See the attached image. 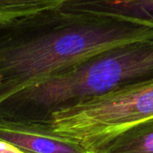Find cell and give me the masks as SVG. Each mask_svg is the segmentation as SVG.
Returning a JSON list of instances; mask_svg holds the SVG:
<instances>
[{"instance_id":"cell-1","label":"cell","mask_w":153,"mask_h":153,"mask_svg":"<svg viewBox=\"0 0 153 153\" xmlns=\"http://www.w3.org/2000/svg\"><path fill=\"white\" fill-rule=\"evenodd\" d=\"M153 76V41L119 48L31 85L0 104V117L46 121L57 110Z\"/></svg>"},{"instance_id":"cell-2","label":"cell","mask_w":153,"mask_h":153,"mask_svg":"<svg viewBox=\"0 0 153 153\" xmlns=\"http://www.w3.org/2000/svg\"><path fill=\"white\" fill-rule=\"evenodd\" d=\"M153 117V76L52 113L46 121L58 135L88 151L121 131Z\"/></svg>"},{"instance_id":"cell-3","label":"cell","mask_w":153,"mask_h":153,"mask_svg":"<svg viewBox=\"0 0 153 153\" xmlns=\"http://www.w3.org/2000/svg\"><path fill=\"white\" fill-rule=\"evenodd\" d=\"M0 140L26 153H87L78 143L55 133L44 122L0 117Z\"/></svg>"},{"instance_id":"cell-4","label":"cell","mask_w":153,"mask_h":153,"mask_svg":"<svg viewBox=\"0 0 153 153\" xmlns=\"http://www.w3.org/2000/svg\"><path fill=\"white\" fill-rule=\"evenodd\" d=\"M61 12L71 18L153 27V0H75Z\"/></svg>"},{"instance_id":"cell-5","label":"cell","mask_w":153,"mask_h":153,"mask_svg":"<svg viewBox=\"0 0 153 153\" xmlns=\"http://www.w3.org/2000/svg\"><path fill=\"white\" fill-rule=\"evenodd\" d=\"M90 151L99 153H153V117L121 131Z\"/></svg>"},{"instance_id":"cell-6","label":"cell","mask_w":153,"mask_h":153,"mask_svg":"<svg viewBox=\"0 0 153 153\" xmlns=\"http://www.w3.org/2000/svg\"><path fill=\"white\" fill-rule=\"evenodd\" d=\"M75 0H0V20L60 12Z\"/></svg>"},{"instance_id":"cell-7","label":"cell","mask_w":153,"mask_h":153,"mask_svg":"<svg viewBox=\"0 0 153 153\" xmlns=\"http://www.w3.org/2000/svg\"><path fill=\"white\" fill-rule=\"evenodd\" d=\"M0 153H26L16 145L7 141L0 140Z\"/></svg>"},{"instance_id":"cell-8","label":"cell","mask_w":153,"mask_h":153,"mask_svg":"<svg viewBox=\"0 0 153 153\" xmlns=\"http://www.w3.org/2000/svg\"><path fill=\"white\" fill-rule=\"evenodd\" d=\"M87 153H99V152H97V151H87Z\"/></svg>"}]
</instances>
